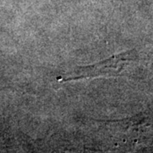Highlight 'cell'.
I'll return each mask as SVG.
<instances>
[{
  "instance_id": "obj_1",
  "label": "cell",
  "mask_w": 153,
  "mask_h": 153,
  "mask_svg": "<svg viewBox=\"0 0 153 153\" xmlns=\"http://www.w3.org/2000/svg\"><path fill=\"white\" fill-rule=\"evenodd\" d=\"M132 51H128L114 55L96 64L77 67L73 71L62 75L60 81L67 82L99 76H117L123 71V68L128 64L127 62L132 60Z\"/></svg>"
}]
</instances>
